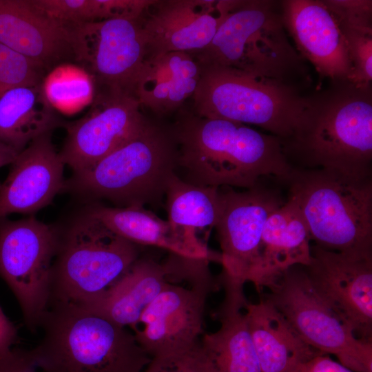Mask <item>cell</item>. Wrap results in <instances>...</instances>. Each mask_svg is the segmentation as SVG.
I'll return each mask as SVG.
<instances>
[{
    "label": "cell",
    "instance_id": "cell-1",
    "mask_svg": "<svg viewBox=\"0 0 372 372\" xmlns=\"http://www.w3.org/2000/svg\"><path fill=\"white\" fill-rule=\"evenodd\" d=\"M172 128L189 184L249 189L265 176L285 182L293 169L278 137L245 124L184 112Z\"/></svg>",
    "mask_w": 372,
    "mask_h": 372
},
{
    "label": "cell",
    "instance_id": "cell-2",
    "mask_svg": "<svg viewBox=\"0 0 372 372\" xmlns=\"http://www.w3.org/2000/svg\"><path fill=\"white\" fill-rule=\"evenodd\" d=\"M281 143L293 169L372 176L371 86L331 81L327 89L305 96L298 127Z\"/></svg>",
    "mask_w": 372,
    "mask_h": 372
},
{
    "label": "cell",
    "instance_id": "cell-3",
    "mask_svg": "<svg viewBox=\"0 0 372 372\" xmlns=\"http://www.w3.org/2000/svg\"><path fill=\"white\" fill-rule=\"evenodd\" d=\"M28 354L43 372H144L152 358L133 333L81 306L51 305Z\"/></svg>",
    "mask_w": 372,
    "mask_h": 372
},
{
    "label": "cell",
    "instance_id": "cell-4",
    "mask_svg": "<svg viewBox=\"0 0 372 372\" xmlns=\"http://www.w3.org/2000/svg\"><path fill=\"white\" fill-rule=\"evenodd\" d=\"M285 183L316 245L372 256V176L293 169Z\"/></svg>",
    "mask_w": 372,
    "mask_h": 372
},
{
    "label": "cell",
    "instance_id": "cell-5",
    "mask_svg": "<svg viewBox=\"0 0 372 372\" xmlns=\"http://www.w3.org/2000/svg\"><path fill=\"white\" fill-rule=\"evenodd\" d=\"M172 128L147 121L132 138L92 167L73 173L63 190L117 207L158 205L178 168Z\"/></svg>",
    "mask_w": 372,
    "mask_h": 372
},
{
    "label": "cell",
    "instance_id": "cell-6",
    "mask_svg": "<svg viewBox=\"0 0 372 372\" xmlns=\"http://www.w3.org/2000/svg\"><path fill=\"white\" fill-rule=\"evenodd\" d=\"M200 66L236 68L296 87L304 61L289 39L280 1H236L210 43L192 53Z\"/></svg>",
    "mask_w": 372,
    "mask_h": 372
},
{
    "label": "cell",
    "instance_id": "cell-7",
    "mask_svg": "<svg viewBox=\"0 0 372 372\" xmlns=\"http://www.w3.org/2000/svg\"><path fill=\"white\" fill-rule=\"evenodd\" d=\"M200 68L194 114L257 125L280 141L292 136L305 107V96L297 87L233 68Z\"/></svg>",
    "mask_w": 372,
    "mask_h": 372
},
{
    "label": "cell",
    "instance_id": "cell-8",
    "mask_svg": "<svg viewBox=\"0 0 372 372\" xmlns=\"http://www.w3.org/2000/svg\"><path fill=\"white\" fill-rule=\"evenodd\" d=\"M138 245L87 214L60 233L50 276L49 306L85 305L112 287L139 258Z\"/></svg>",
    "mask_w": 372,
    "mask_h": 372
},
{
    "label": "cell",
    "instance_id": "cell-9",
    "mask_svg": "<svg viewBox=\"0 0 372 372\" xmlns=\"http://www.w3.org/2000/svg\"><path fill=\"white\" fill-rule=\"evenodd\" d=\"M209 263L176 255L170 280L130 328L151 358L187 350L200 342L206 300L216 286Z\"/></svg>",
    "mask_w": 372,
    "mask_h": 372
},
{
    "label": "cell",
    "instance_id": "cell-10",
    "mask_svg": "<svg viewBox=\"0 0 372 372\" xmlns=\"http://www.w3.org/2000/svg\"><path fill=\"white\" fill-rule=\"evenodd\" d=\"M267 289L264 300L280 311L311 347L335 355L353 372H372V340L354 334L316 291L304 266L289 268Z\"/></svg>",
    "mask_w": 372,
    "mask_h": 372
},
{
    "label": "cell",
    "instance_id": "cell-11",
    "mask_svg": "<svg viewBox=\"0 0 372 372\" xmlns=\"http://www.w3.org/2000/svg\"><path fill=\"white\" fill-rule=\"evenodd\" d=\"M59 234L34 216L0 220V277L17 298L31 331L39 328L48 309Z\"/></svg>",
    "mask_w": 372,
    "mask_h": 372
},
{
    "label": "cell",
    "instance_id": "cell-12",
    "mask_svg": "<svg viewBox=\"0 0 372 372\" xmlns=\"http://www.w3.org/2000/svg\"><path fill=\"white\" fill-rule=\"evenodd\" d=\"M71 48L72 58L91 74L96 86L134 96L147 58L142 17L72 24Z\"/></svg>",
    "mask_w": 372,
    "mask_h": 372
},
{
    "label": "cell",
    "instance_id": "cell-13",
    "mask_svg": "<svg viewBox=\"0 0 372 372\" xmlns=\"http://www.w3.org/2000/svg\"><path fill=\"white\" fill-rule=\"evenodd\" d=\"M222 187L220 211L214 227L221 249V275L242 285H255L265 225L285 202L275 190L260 185L245 192Z\"/></svg>",
    "mask_w": 372,
    "mask_h": 372
},
{
    "label": "cell",
    "instance_id": "cell-14",
    "mask_svg": "<svg viewBox=\"0 0 372 372\" xmlns=\"http://www.w3.org/2000/svg\"><path fill=\"white\" fill-rule=\"evenodd\" d=\"M92 102L84 116L65 125L59 154L73 173L94 165L134 136L148 121L134 95L101 90Z\"/></svg>",
    "mask_w": 372,
    "mask_h": 372
},
{
    "label": "cell",
    "instance_id": "cell-15",
    "mask_svg": "<svg viewBox=\"0 0 372 372\" xmlns=\"http://www.w3.org/2000/svg\"><path fill=\"white\" fill-rule=\"evenodd\" d=\"M304 267L318 294L359 338L372 340V256L337 252L311 245Z\"/></svg>",
    "mask_w": 372,
    "mask_h": 372
},
{
    "label": "cell",
    "instance_id": "cell-16",
    "mask_svg": "<svg viewBox=\"0 0 372 372\" xmlns=\"http://www.w3.org/2000/svg\"><path fill=\"white\" fill-rule=\"evenodd\" d=\"M236 1L161 0L142 16L147 57L206 47Z\"/></svg>",
    "mask_w": 372,
    "mask_h": 372
},
{
    "label": "cell",
    "instance_id": "cell-17",
    "mask_svg": "<svg viewBox=\"0 0 372 372\" xmlns=\"http://www.w3.org/2000/svg\"><path fill=\"white\" fill-rule=\"evenodd\" d=\"M280 8L287 32L302 59L324 78L348 81L351 65L345 40L324 1L285 0Z\"/></svg>",
    "mask_w": 372,
    "mask_h": 372
},
{
    "label": "cell",
    "instance_id": "cell-18",
    "mask_svg": "<svg viewBox=\"0 0 372 372\" xmlns=\"http://www.w3.org/2000/svg\"><path fill=\"white\" fill-rule=\"evenodd\" d=\"M52 133L33 140L19 153L0 187V220L13 214H30L51 203L64 189L65 164Z\"/></svg>",
    "mask_w": 372,
    "mask_h": 372
},
{
    "label": "cell",
    "instance_id": "cell-19",
    "mask_svg": "<svg viewBox=\"0 0 372 372\" xmlns=\"http://www.w3.org/2000/svg\"><path fill=\"white\" fill-rule=\"evenodd\" d=\"M0 43L44 70L72 57L71 25L50 17L32 0H0Z\"/></svg>",
    "mask_w": 372,
    "mask_h": 372
},
{
    "label": "cell",
    "instance_id": "cell-20",
    "mask_svg": "<svg viewBox=\"0 0 372 372\" xmlns=\"http://www.w3.org/2000/svg\"><path fill=\"white\" fill-rule=\"evenodd\" d=\"M85 214L136 245L157 247L186 258L220 263V254L212 252L197 234L172 225L144 207L94 204Z\"/></svg>",
    "mask_w": 372,
    "mask_h": 372
},
{
    "label": "cell",
    "instance_id": "cell-21",
    "mask_svg": "<svg viewBox=\"0 0 372 372\" xmlns=\"http://www.w3.org/2000/svg\"><path fill=\"white\" fill-rule=\"evenodd\" d=\"M224 298L218 329L205 334L200 345L212 372H262L245 317L242 284L220 276Z\"/></svg>",
    "mask_w": 372,
    "mask_h": 372
},
{
    "label": "cell",
    "instance_id": "cell-22",
    "mask_svg": "<svg viewBox=\"0 0 372 372\" xmlns=\"http://www.w3.org/2000/svg\"><path fill=\"white\" fill-rule=\"evenodd\" d=\"M310 241L307 227L299 209L288 199L269 216L265 225L256 289L261 291L292 267L309 265Z\"/></svg>",
    "mask_w": 372,
    "mask_h": 372
},
{
    "label": "cell",
    "instance_id": "cell-23",
    "mask_svg": "<svg viewBox=\"0 0 372 372\" xmlns=\"http://www.w3.org/2000/svg\"><path fill=\"white\" fill-rule=\"evenodd\" d=\"M174 266L175 258L172 254L165 264L138 258L101 297L81 307L130 329L169 282Z\"/></svg>",
    "mask_w": 372,
    "mask_h": 372
},
{
    "label": "cell",
    "instance_id": "cell-24",
    "mask_svg": "<svg viewBox=\"0 0 372 372\" xmlns=\"http://www.w3.org/2000/svg\"><path fill=\"white\" fill-rule=\"evenodd\" d=\"M200 72V65L189 52H172L147 57L137 80L134 96L141 106L163 115L193 97Z\"/></svg>",
    "mask_w": 372,
    "mask_h": 372
},
{
    "label": "cell",
    "instance_id": "cell-25",
    "mask_svg": "<svg viewBox=\"0 0 372 372\" xmlns=\"http://www.w3.org/2000/svg\"><path fill=\"white\" fill-rule=\"evenodd\" d=\"M245 317L262 372H289L320 353L307 344L270 302H247Z\"/></svg>",
    "mask_w": 372,
    "mask_h": 372
},
{
    "label": "cell",
    "instance_id": "cell-26",
    "mask_svg": "<svg viewBox=\"0 0 372 372\" xmlns=\"http://www.w3.org/2000/svg\"><path fill=\"white\" fill-rule=\"evenodd\" d=\"M61 123L43 94L41 83L8 90L0 94V143L18 152Z\"/></svg>",
    "mask_w": 372,
    "mask_h": 372
},
{
    "label": "cell",
    "instance_id": "cell-27",
    "mask_svg": "<svg viewBox=\"0 0 372 372\" xmlns=\"http://www.w3.org/2000/svg\"><path fill=\"white\" fill-rule=\"evenodd\" d=\"M324 2L337 19L345 40L351 65L348 81L358 87L371 86L372 1L326 0Z\"/></svg>",
    "mask_w": 372,
    "mask_h": 372
},
{
    "label": "cell",
    "instance_id": "cell-28",
    "mask_svg": "<svg viewBox=\"0 0 372 372\" xmlns=\"http://www.w3.org/2000/svg\"><path fill=\"white\" fill-rule=\"evenodd\" d=\"M165 196L167 220L172 225L196 234L215 227L220 211V187L189 184L175 174Z\"/></svg>",
    "mask_w": 372,
    "mask_h": 372
},
{
    "label": "cell",
    "instance_id": "cell-29",
    "mask_svg": "<svg viewBox=\"0 0 372 372\" xmlns=\"http://www.w3.org/2000/svg\"><path fill=\"white\" fill-rule=\"evenodd\" d=\"M41 87L49 104L56 112L72 114L93 101V77L78 64L61 63L43 77Z\"/></svg>",
    "mask_w": 372,
    "mask_h": 372
},
{
    "label": "cell",
    "instance_id": "cell-30",
    "mask_svg": "<svg viewBox=\"0 0 372 372\" xmlns=\"http://www.w3.org/2000/svg\"><path fill=\"white\" fill-rule=\"evenodd\" d=\"M44 71L37 63L0 43V94L19 86L41 83Z\"/></svg>",
    "mask_w": 372,
    "mask_h": 372
},
{
    "label": "cell",
    "instance_id": "cell-31",
    "mask_svg": "<svg viewBox=\"0 0 372 372\" xmlns=\"http://www.w3.org/2000/svg\"><path fill=\"white\" fill-rule=\"evenodd\" d=\"M50 17L65 24L102 20L101 0H32Z\"/></svg>",
    "mask_w": 372,
    "mask_h": 372
},
{
    "label": "cell",
    "instance_id": "cell-32",
    "mask_svg": "<svg viewBox=\"0 0 372 372\" xmlns=\"http://www.w3.org/2000/svg\"><path fill=\"white\" fill-rule=\"evenodd\" d=\"M144 372H212L200 342L185 351L152 358Z\"/></svg>",
    "mask_w": 372,
    "mask_h": 372
},
{
    "label": "cell",
    "instance_id": "cell-33",
    "mask_svg": "<svg viewBox=\"0 0 372 372\" xmlns=\"http://www.w3.org/2000/svg\"><path fill=\"white\" fill-rule=\"evenodd\" d=\"M289 372H353L331 359L328 354L318 353L298 363Z\"/></svg>",
    "mask_w": 372,
    "mask_h": 372
},
{
    "label": "cell",
    "instance_id": "cell-34",
    "mask_svg": "<svg viewBox=\"0 0 372 372\" xmlns=\"http://www.w3.org/2000/svg\"><path fill=\"white\" fill-rule=\"evenodd\" d=\"M0 372H39L28 351L12 349L0 357Z\"/></svg>",
    "mask_w": 372,
    "mask_h": 372
},
{
    "label": "cell",
    "instance_id": "cell-35",
    "mask_svg": "<svg viewBox=\"0 0 372 372\" xmlns=\"http://www.w3.org/2000/svg\"><path fill=\"white\" fill-rule=\"evenodd\" d=\"M17 338L15 325L7 318L0 307V357L10 352Z\"/></svg>",
    "mask_w": 372,
    "mask_h": 372
},
{
    "label": "cell",
    "instance_id": "cell-36",
    "mask_svg": "<svg viewBox=\"0 0 372 372\" xmlns=\"http://www.w3.org/2000/svg\"><path fill=\"white\" fill-rule=\"evenodd\" d=\"M19 153L14 149L0 143V168L10 165Z\"/></svg>",
    "mask_w": 372,
    "mask_h": 372
}]
</instances>
